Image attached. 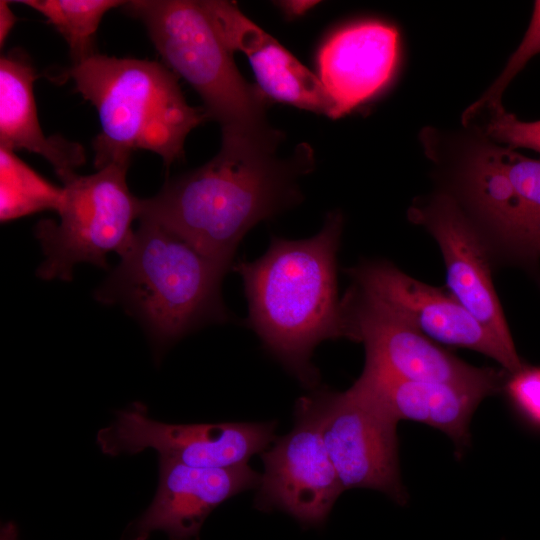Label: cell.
<instances>
[{
	"mask_svg": "<svg viewBox=\"0 0 540 540\" xmlns=\"http://www.w3.org/2000/svg\"><path fill=\"white\" fill-rule=\"evenodd\" d=\"M97 110L94 166L130 163L132 152L158 154L166 166L183 158L184 142L208 118L190 106L177 75L161 63L95 53L61 75Z\"/></svg>",
	"mask_w": 540,
	"mask_h": 540,
	"instance_id": "obj_3",
	"label": "cell"
},
{
	"mask_svg": "<svg viewBox=\"0 0 540 540\" xmlns=\"http://www.w3.org/2000/svg\"><path fill=\"white\" fill-rule=\"evenodd\" d=\"M348 274L355 287L429 339L480 352L511 374L524 367L516 348L501 343L451 294L385 261L364 262Z\"/></svg>",
	"mask_w": 540,
	"mask_h": 540,
	"instance_id": "obj_12",
	"label": "cell"
},
{
	"mask_svg": "<svg viewBox=\"0 0 540 540\" xmlns=\"http://www.w3.org/2000/svg\"><path fill=\"white\" fill-rule=\"evenodd\" d=\"M62 187H58L19 159L14 151L0 147V220L53 209L57 211Z\"/></svg>",
	"mask_w": 540,
	"mask_h": 540,
	"instance_id": "obj_20",
	"label": "cell"
},
{
	"mask_svg": "<svg viewBox=\"0 0 540 540\" xmlns=\"http://www.w3.org/2000/svg\"><path fill=\"white\" fill-rule=\"evenodd\" d=\"M355 383L399 420L420 422L444 432L461 455L469 445V425L483 395L433 382L409 381L364 369Z\"/></svg>",
	"mask_w": 540,
	"mask_h": 540,
	"instance_id": "obj_17",
	"label": "cell"
},
{
	"mask_svg": "<svg viewBox=\"0 0 540 540\" xmlns=\"http://www.w3.org/2000/svg\"><path fill=\"white\" fill-rule=\"evenodd\" d=\"M122 7L145 25L170 70L199 94L223 142L279 144L266 121V97L239 72L209 0H132Z\"/></svg>",
	"mask_w": 540,
	"mask_h": 540,
	"instance_id": "obj_5",
	"label": "cell"
},
{
	"mask_svg": "<svg viewBox=\"0 0 540 540\" xmlns=\"http://www.w3.org/2000/svg\"><path fill=\"white\" fill-rule=\"evenodd\" d=\"M522 252L532 256L540 255V229L529 237Z\"/></svg>",
	"mask_w": 540,
	"mask_h": 540,
	"instance_id": "obj_26",
	"label": "cell"
},
{
	"mask_svg": "<svg viewBox=\"0 0 540 540\" xmlns=\"http://www.w3.org/2000/svg\"><path fill=\"white\" fill-rule=\"evenodd\" d=\"M316 1H282L279 2V5L282 7L284 12L290 16H298L309 10L311 7L316 5Z\"/></svg>",
	"mask_w": 540,
	"mask_h": 540,
	"instance_id": "obj_25",
	"label": "cell"
},
{
	"mask_svg": "<svg viewBox=\"0 0 540 540\" xmlns=\"http://www.w3.org/2000/svg\"><path fill=\"white\" fill-rule=\"evenodd\" d=\"M129 164L110 163L93 174L74 173L62 181L60 222L45 219L35 227L45 256L37 269L40 278L69 281L76 264L107 268L108 253L121 256L128 249L132 223L141 212V199L127 186Z\"/></svg>",
	"mask_w": 540,
	"mask_h": 540,
	"instance_id": "obj_6",
	"label": "cell"
},
{
	"mask_svg": "<svg viewBox=\"0 0 540 540\" xmlns=\"http://www.w3.org/2000/svg\"><path fill=\"white\" fill-rule=\"evenodd\" d=\"M16 16L9 7V2L5 0L0 1V46L2 47L12 30Z\"/></svg>",
	"mask_w": 540,
	"mask_h": 540,
	"instance_id": "obj_24",
	"label": "cell"
},
{
	"mask_svg": "<svg viewBox=\"0 0 540 540\" xmlns=\"http://www.w3.org/2000/svg\"><path fill=\"white\" fill-rule=\"evenodd\" d=\"M506 394L518 414L540 429V367H523L507 381Z\"/></svg>",
	"mask_w": 540,
	"mask_h": 540,
	"instance_id": "obj_23",
	"label": "cell"
},
{
	"mask_svg": "<svg viewBox=\"0 0 540 540\" xmlns=\"http://www.w3.org/2000/svg\"><path fill=\"white\" fill-rule=\"evenodd\" d=\"M538 53H540V1L535 2L529 28L503 73L488 92L468 109L478 111L489 107L502 106L501 96L506 86L524 65Z\"/></svg>",
	"mask_w": 540,
	"mask_h": 540,
	"instance_id": "obj_22",
	"label": "cell"
},
{
	"mask_svg": "<svg viewBox=\"0 0 540 540\" xmlns=\"http://www.w3.org/2000/svg\"><path fill=\"white\" fill-rule=\"evenodd\" d=\"M457 156L465 199L504 242L523 251L540 229V161L480 135Z\"/></svg>",
	"mask_w": 540,
	"mask_h": 540,
	"instance_id": "obj_11",
	"label": "cell"
},
{
	"mask_svg": "<svg viewBox=\"0 0 540 540\" xmlns=\"http://www.w3.org/2000/svg\"><path fill=\"white\" fill-rule=\"evenodd\" d=\"M17 3L36 10L66 40L72 64L84 61L97 53L95 35L104 14L122 7L121 0H21Z\"/></svg>",
	"mask_w": 540,
	"mask_h": 540,
	"instance_id": "obj_19",
	"label": "cell"
},
{
	"mask_svg": "<svg viewBox=\"0 0 540 540\" xmlns=\"http://www.w3.org/2000/svg\"><path fill=\"white\" fill-rule=\"evenodd\" d=\"M398 57V33L380 22H362L333 34L318 53V72L341 117L374 96L390 80Z\"/></svg>",
	"mask_w": 540,
	"mask_h": 540,
	"instance_id": "obj_15",
	"label": "cell"
},
{
	"mask_svg": "<svg viewBox=\"0 0 540 540\" xmlns=\"http://www.w3.org/2000/svg\"><path fill=\"white\" fill-rule=\"evenodd\" d=\"M479 116L480 136L510 148H528L540 153V120L523 121L507 112L503 106L491 107L472 114H463V123Z\"/></svg>",
	"mask_w": 540,
	"mask_h": 540,
	"instance_id": "obj_21",
	"label": "cell"
},
{
	"mask_svg": "<svg viewBox=\"0 0 540 540\" xmlns=\"http://www.w3.org/2000/svg\"><path fill=\"white\" fill-rule=\"evenodd\" d=\"M35 70L26 54L11 51L0 58V147L27 150L45 158L61 181L85 163V150L61 136L44 135L33 95Z\"/></svg>",
	"mask_w": 540,
	"mask_h": 540,
	"instance_id": "obj_18",
	"label": "cell"
},
{
	"mask_svg": "<svg viewBox=\"0 0 540 540\" xmlns=\"http://www.w3.org/2000/svg\"><path fill=\"white\" fill-rule=\"evenodd\" d=\"M261 474L255 507L263 512L282 511L304 527L326 522L344 491L325 448L309 396L295 408V425L261 453Z\"/></svg>",
	"mask_w": 540,
	"mask_h": 540,
	"instance_id": "obj_10",
	"label": "cell"
},
{
	"mask_svg": "<svg viewBox=\"0 0 540 540\" xmlns=\"http://www.w3.org/2000/svg\"><path fill=\"white\" fill-rule=\"evenodd\" d=\"M408 215L437 241L450 294L501 343L515 349L493 286L486 247L455 197L436 194L414 204Z\"/></svg>",
	"mask_w": 540,
	"mask_h": 540,
	"instance_id": "obj_13",
	"label": "cell"
},
{
	"mask_svg": "<svg viewBox=\"0 0 540 540\" xmlns=\"http://www.w3.org/2000/svg\"><path fill=\"white\" fill-rule=\"evenodd\" d=\"M275 422L170 424L151 419L142 402L116 412L115 420L97 433L103 454H137L154 449L159 459L197 468L247 464L274 441Z\"/></svg>",
	"mask_w": 540,
	"mask_h": 540,
	"instance_id": "obj_9",
	"label": "cell"
},
{
	"mask_svg": "<svg viewBox=\"0 0 540 540\" xmlns=\"http://www.w3.org/2000/svg\"><path fill=\"white\" fill-rule=\"evenodd\" d=\"M342 230V214L333 211L316 235L273 236L260 258L232 266L243 280L248 324L267 351L312 390L320 377L311 362L314 349L345 338L336 276Z\"/></svg>",
	"mask_w": 540,
	"mask_h": 540,
	"instance_id": "obj_2",
	"label": "cell"
},
{
	"mask_svg": "<svg viewBox=\"0 0 540 540\" xmlns=\"http://www.w3.org/2000/svg\"><path fill=\"white\" fill-rule=\"evenodd\" d=\"M233 52H243L265 97L333 118L332 102L319 77L229 1L209 0Z\"/></svg>",
	"mask_w": 540,
	"mask_h": 540,
	"instance_id": "obj_16",
	"label": "cell"
},
{
	"mask_svg": "<svg viewBox=\"0 0 540 540\" xmlns=\"http://www.w3.org/2000/svg\"><path fill=\"white\" fill-rule=\"evenodd\" d=\"M345 338L362 342L364 369L395 378L444 383L484 397L498 392L502 376L491 368L465 363L353 287L341 300Z\"/></svg>",
	"mask_w": 540,
	"mask_h": 540,
	"instance_id": "obj_7",
	"label": "cell"
},
{
	"mask_svg": "<svg viewBox=\"0 0 540 540\" xmlns=\"http://www.w3.org/2000/svg\"><path fill=\"white\" fill-rule=\"evenodd\" d=\"M120 257L118 267L95 292L96 299L125 306L156 344L165 346L203 325L229 320L221 283L230 267L160 224L140 218Z\"/></svg>",
	"mask_w": 540,
	"mask_h": 540,
	"instance_id": "obj_4",
	"label": "cell"
},
{
	"mask_svg": "<svg viewBox=\"0 0 540 540\" xmlns=\"http://www.w3.org/2000/svg\"><path fill=\"white\" fill-rule=\"evenodd\" d=\"M277 147L221 142L210 161L141 199L139 219L160 224L231 268L249 230L301 201L298 180L311 169V150L300 146L294 157L281 159Z\"/></svg>",
	"mask_w": 540,
	"mask_h": 540,
	"instance_id": "obj_1",
	"label": "cell"
},
{
	"mask_svg": "<svg viewBox=\"0 0 540 540\" xmlns=\"http://www.w3.org/2000/svg\"><path fill=\"white\" fill-rule=\"evenodd\" d=\"M1 540H17V531L13 523H7L1 530Z\"/></svg>",
	"mask_w": 540,
	"mask_h": 540,
	"instance_id": "obj_27",
	"label": "cell"
},
{
	"mask_svg": "<svg viewBox=\"0 0 540 540\" xmlns=\"http://www.w3.org/2000/svg\"><path fill=\"white\" fill-rule=\"evenodd\" d=\"M261 475L248 464L197 468L159 459V483L145 512L126 528L122 540H147L164 532L168 540H195L208 515L227 499L257 488Z\"/></svg>",
	"mask_w": 540,
	"mask_h": 540,
	"instance_id": "obj_14",
	"label": "cell"
},
{
	"mask_svg": "<svg viewBox=\"0 0 540 540\" xmlns=\"http://www.w3.org/2000/svg\"><path fill=\"white\" fill-rule=\"evenodd\" d=\"M308 396L343 489H374L397 504L406 503L398 422L356 383L343 392L317 387Z\"/></svg>",
	"mask_w": 540,
	"mask_h": 540,
	"instance_id": "obj_8",
	"label": "cell"
}]
</instances>
